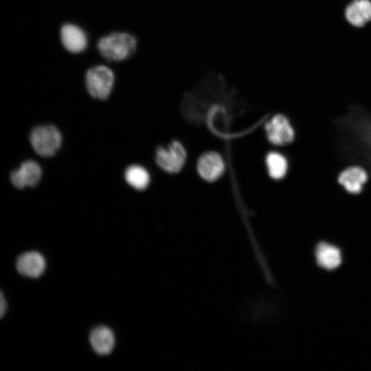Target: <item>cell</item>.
<instances>
[{"label": "cell", "instance_id": "obj_8", "mask_svg": "<svg viewBox=\"0 0 371 371\" xmlns=\"http://www.w3.org/2000/svg\"><path fill=\"white\" fill-rule=\"evenodd\" d=\"M225 170L221 156L216 152H207L202 155L197 161V170L206 181H214L218 179Z\"/></svg>", "mask_w": 371, "mask_h": 371}, {"label": "cell", "instance_id": "obj_11", "mask_svg": "<svg viewBox=\"0 0 371 371\" xmlns=\"http://www.w3.org/2000/svg\"><path fill=\"white\" fill-rule=\"evenodd\" d=\"M345 16L350 25L364 26L371 21V1L353 0L346 8Z\"/></svg>", "mask_w": 371, "mask_h": 371}, {"label": "cell", "instance_id": "obj_5", "mask_svg": "<svg viewBox=\"0 0 371 371\" xmlns=\"http://www.w3.org/2000/svg\"><path fill=\"white\" fill-rule=\"evenodd\" d=\"M42 177V168L35 161L28 159L10 172L11 184L18 190L33 188L38 184Z\"/></svg>", "mask_w": 371, "mask_h": 371}, {"label": "cell", "instance_id": "obj_10", "mask_svg": "<svg viewBox=\"0 0 371 371\" xmlns=\"http://www.w3.org/2000/svg\"><path fill=\"white\" fill-rule=\"evenodd\" d=\"M367 179V172L359 166L348 167L344 170L338 177L339 183L351 194L359 193Z\"/></svg>", "mask_w": 371, "mask_h": 371}, {"label": "cell", "instance_id": "obj_7", "mask_svg": "<svg viewBox=\"0 0 371 371\" xmlns=\"http://www.w3.org/2000/svg\"><path fill=\"white\" fill-rule=\"evenodd\" d=\"M16 268L23 276L37 278L45 272L46 261L41 253L36 251H27L18 256Z\"/></svg>", "mask_w": 371, "mask_h": 371}, {"label": "cell", "instance_id": "obj_1", "mask_svg": "<svg viewBox=\"0 0 371 371\" xmlns=\"http://www.w3.org/2000/svg\"><path fill=\"white\" fill-rule=\"evenodd\" d=\"M136 40L124 32H113L102 37L97 47L100 54L111 61H121L129 58L134 52Z\"/></svg>", "mask_w": 371, "mask_h": 371}, {"label": "cell", "instance_id": "obj_4", "mask_svg": "<svg viewBox=\"0 0 371 371\" xmlns=\"http://www.w3.org/2000/svg\"><path fill=\"white\" fill-rule=\"evenodd\" d=\"M186 158V150L178 141L172 142L167 148L159 146L155 151L156 164L168 173L179 172L184 165Z\"/></svg>", "mask_w": 371, "mask_h": 371}, {"label": "cell", "instance_id": "obj_15", "mask_svg": "<svg viewBox=\"0 0 371 371\" xmlns=\"http://www.w3.org/2000/svg\"><path fill=\"white\" fill-rule=\"evenodd\" d=\"M266 164L269 176L274 179H282L287 172V160L280 153H269L266 157Z\"/></svg>", "mask_w": 371, "mask_h": 371}, {"label": "cell", "instance_id": "obj_14", "mask_svg": "<svg viewBox=\"0 0 371 371\" xmlns=\"http://www.w3.org/2000/svg\"><path fill=\"white\" fill-rule=\"evenodd\" d=\"M127 183L137 190H144L148 186L150 177L148 170L139 165L129 166L124 172Z\"/></svg>", "mask_w": 371, "mask_h": 371}, {"label": "cell", "instance_id": "obj_2", "mask_svg": "<svg viewBox=\"0 0 371 371\" xmlns=\"http://www.w3.org/2000/svg\"><path fill=\"white\" fill-rule=\"evenodd\" d=\"M30 143L34 152L43 157H52L62 145V134L52 124L38 125L33 127L29 135Z\"/></svg>", "mask_w": 371, "mask_h": 371}, {"label": "cell", "instance_id": "obj_9", "mask_svg": "<svg viewBox=\"0 0 371 371\" xmlns=\"http://www.w3.org/2000/svg\"><path fill=\"white\" fill-rule=\"evenodd\" d=\"M60 40L63 47L71 53H79L84 51L87 45L85 32L78 26L70 23L62 26Z\"/></svg>", "mask_w": 371, "mask_h": 371}, {"label": "cell", "instance_id": "obj_13", "mask_svg": "<svg viewBox=\"0 0 371 371\" xmlns=\"http://www.w3.org/2000/svg\"><path fill=\"white\" fill-rule=\"evenodd\" d=\"M315 256L318 265L328 270L337 268L341 262V254L339 249L325 243L317 245Z\"/></svg>", "mask_w": 371, "mask_h": 371}, {"label": "cell", "instance_id": "obj_6", "mask_svg": "<svg viewBox=\"0 0 371 371\" xmlns=\"http://www.w3.org/2000/svg\"><path fill=\"white\" fill-rule=\"evenodd\" d=\"M269 141L275 145H285L294 139V131L289 120L282 114L273 116L265 124Z\"/></svg>", "mask_w": 371, "mask_h": 371}, {"label": "cell", "instance_id": "obj_12", "mask_svg": "<svg viewBox=\"0 0 371 371\" xmlns=\"http://www.w3.org/2000/svg\"><path fill=\"white\" fill-rule=\"evenodd\" d=\"M89 341L93 350L100 355L110 354L115 345V337L112 330L104 326H98L92 330Z\"/></svg>", "mask_w": 371, "mask_h": 371}, {"label": "cell", "instance_id": "obj_3", "mask_svg": "<svg viewBox=\"0 0 371 371\" xmlns=\"http://www.w3.org/2000/svg\"><path fill=\"white\" fill-rule=\"evenodd\" d=\"M85 83L89 93L93 98L106 100L113 89V72L104 65L93 67L87 71Z\"/></svg>", "mask_w": 371, "mask_h": 371}, {"label": "cell", "instance_id": "obj_16", "mask_svg": "<svg viewBox=\"0 0 371 371\" xmlns=\"http://www.w3.org/2000/svg\"><path fill=\"white\" fill-rule=\"evenodd\" d=\"M8 310V303L6 299L0 290V319L2 318Z\"/></svg>", "mask_w": 371, "mask_h": 371}]
</instances>
